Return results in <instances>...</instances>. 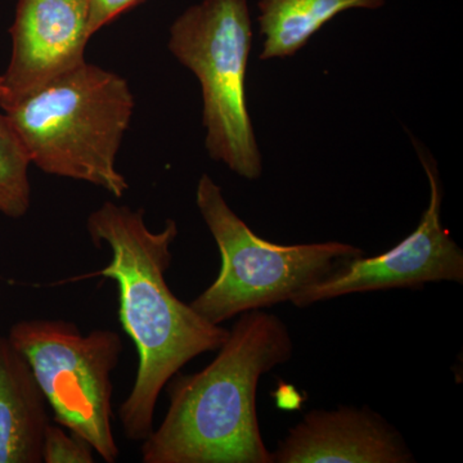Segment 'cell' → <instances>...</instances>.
Instances as JSON below:
<instances>
[{"label": "cell", "mask_w": 463, "mask_h": 463, "mask_svg": "<svg viewBox=\"0 0 463 463\" xmlns=\"http://www.w3.org/2000/svg\"><path fill=\"white\" fill-rule=\"evenodd\" d=\"M252 45L248 0H203L174 21L167 48L199 79L207 154L237 175L257 181L263 157L246 103Z\"/></svg>", "instance_id": "obj_5"}, {"label": "cell", "mask_w": 463, "mask_h": 463, "mask_svg": "<svg viewBox=\"0 0 463 463\" xmlns=\"http://www.w3.org/2000/svg\"><path fill=\"white\" fill-rule=\"evenodd\" d=\"M200 373L167 383L169 408L142 441L143 463H274L257 413L259 381L294 354L288 326L249 310Z\"/></svg>", "instance_id": "obj_2"}, {"label": "cell", "mask_w": 463, "mask_h": 463, "mask_svg": "<svg viewBox=\"0 0 463 463\" xmlns=\"http://www.w3.org/2000/svg\"><path fill=\"white\" fill-rule=\"evenodd\" d=\"M274 463L416 462L401 432L370 407L312 411L289 429Z\"/></svg>", "instance_id": "obj_9"}, {"label": "cell", "mask_w": 463, "mask_h": 463, "mask_svg": "<svg viewBox=\"0 0 463 463\" xmlns=\"http://www.w3.org/2000/svg\"><path fill=\"white\" fill-rule=\"evenodd\" d=\"M94 448L80 435L70 431L63 426L50 423L45 430L42 446V462L44 463H93Z\"/></svg>", "instance_id": "obj_13"}, {"label": "cell", "mask_w": 463, "mask_h": 463, "mask_svg": "<svg viewBox=\"0 0 463 463\" xmlns=\"http://www.w3.org/2000/svg\"><path fill=\"white\" fill-rule=\"evenodd\" d=\"M386 0H258L264 38L260 60L292 57L332 18L347 9H379Z\"/></svg>", "instance_id": "obj_11"}, {"label": "cell", "mask_w": 463, "mask_h": 463, "mask_svg": "<svg viewBox=\"0 0 463 463\" xmlns=\"http://www.w3.org/2000/svg\"><path fill=\"white\" fill-rule=\"evenodd\" d=\"M90 2V33L99 32L103 26L124 14L128 9L136 7L142 0H88Z\"/></svg>", "instance_id": "obj_14"}, {"label": "cell", "mask_w": 463, "mask_h": 463, "mask_svg": "<svg viewBox=\"0 0 463 463\" xmlns=\"http://www.w3.org/2000/svg\"><path fill=\"white\" fill-rule=\"evenodd\" d=\"M7 336L32 368L54 421L90 441L103 461H118L111 376L124 349L120 335H84L63 319H29L12 325Z\"/></svg>", "instance_id": "obj_6"}, {"label": "cell", "mask_w": 463, "mask_h": 463, "mask_svg": "<svg viewBox=\"0 0 463 463\" xmlns=\"http://www.w3.org/2000/svg\"><path fill=\"white\" fill-rule=\"evenodd\" d=\"M47 407L26 359L0 335V463L42 462Z\"/></svg>", "instance_id": "obj_10"}, {"label": "cell", "mask_w": 463, "mask_h": 463, "mask_svg": "<svg viewBox=\"0 0 463 463\" xmlns=\"http://www.w3.org/2000/svg\"><path fill=\"white\" fill-rule=\"evenodd\" d=\"M25 145L5 111L0 112V214L20 219L32 203L29 166Z\"/></svg>", "instance_id": "obj_12"}, {"label": "cell", "mask_w": 463, "mask_h": 463, "mask_svg": "<svg viewBox=\"0 0 463 463\" xmlns=\"http://www.w3.org/2000/svg\"><path fill=\"white\" fill-rule=\"evenodd\" d=\"M87 230L94 245L108 246L111 260L66 282L103 277L118 286V319L138 353L136 381L118 419L128 440L143 441L155 429V410L167 383L192 359L223 345L230 330L207 322L167 285L179 233L175 221L151 231L145 210L106 201L88 216Z\"/></svg>", "instance_id": "obj_1"}, {"label": "cell", "mask_w": 463, "mask_h": 463, "mask_svg": "<svg viewBox=\"0 0 463 463\" xmlns=\"http://www.w3.org/2000/svg\"><path fill=\"white\" fill-rule=\"evenodd\" d=\"M134 97L120 75L85 62L5 111L42 172L90 183L121 199L116 166Z\"/></svg>", "instance_id": "obj_3"}, {"label": "cell", "mask_w": 463, "mask_h": 463, "mask_svg": "<svg viewBox=\"0 0 463 463\" xmlns=\"http://www.w3.org/2000/svg\"><path fill=\"white\" fill-rule=\"evenodd\" d=\"M196 203L214 237L222 265L215 281L190 306L213 325L291 301L346 259L364 255V250L337 241L279 245L260 239L231 209L223 191L207 174L197 184Z\"/></svg>", "instance_id": "obj_4"}, {"label": "cell", "mask_w": 463, "mask_h": 463, "mask_svg": "<svg viewBox=\"0 0 463 463\" xmlns=\"http://www.w3.org/2000/svg\"><path fill=\"white\" fill-rule=\"evenodd\" d=\"M412 141L430 183V203L419 227L383 254L346 259L321 281L298 291L289 303L307 307L361 292L421 288L432 282L463 283L462 249L441 224L443 185L437 163L421 143Z\"/></svg>", "instance_id": "obj_7"}, {"label": "cell", "mask_w": 463, "mask_h": 463, "mask_svg": "<svg viewBox=\"0 0 463 463\" xmlns=\"http://www.w3.org/2000/svg\"><path fill=\"white\" fill-rule=\"evenodd\" d=\"M11 58L0 75V109L8 111L54 79L83 65L88 0H18Z\"/></svg>", "instance_id": "obj_8"}]
</instances>
